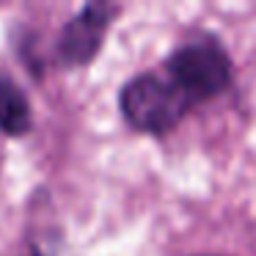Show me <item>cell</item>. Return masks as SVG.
<instances>
[{
    "label": "cell",
    "mask_w": 256,
    "mask_h": 256,
    "mask_svg": "<svg viewBox=\"0 0 256 256\" xmlns=\"http://www.w3.org/2000/svg\"><path fill=\"white\" fill-rule=\"evenodd\" d=\"M34 124L30 102L14 80L0 78V130L6 135H25Z\"/></svg>",
    "instance_id": "obj_4"
},
{
    "label": "cell",
    "mask_w": 256,
    "mask_h": 256,
    "mask_svg": "<svg viewBox=\"0 0 256 256\" xmlns=\"http://www.w3.org/2000/svg\"><path fill=\"white\" fill-rule=\"evenodd\" d=\"M190 102L166 74L146 72L132 78L122 91V113L140 132L162 135L182 122Z\"/></svg>",
    "instance_id": "obj_1"
},
{
    "label": "cell",
    "mask_w": 256,
    "mask_h": 256,
    "mask_svg": "<svg viewBox=\"0 0 256 256\" xmlns=\"http://www.w3.org/2000/svg\"><path fill=\"white\" fill-rule=\"evenodd\" d=\"M166 74L182 96L196 105L218 96L232 80V61L215 42H190L182 44L166 64Z\"/></svg>",
    "instance_id": "obj_2"
},
{
    "label": "cell",
    "mask_w": 256,
    "mask_h": 256,
    "mask_svg": "<svg viewBox=\"0 0 256 256\" xmlns=\"http://www.w3.org/2000/svg\"><path fill=\"white\" fill-rule=\"evenodd\" d=\"M113 14H116V8H110L108 3H88V6H83L66 22L61 39H58V58L66 66L88 64L96 56L108 28H110Z\"/></svg>",
    "instance_id": "obj_3"
}]
</instances>
